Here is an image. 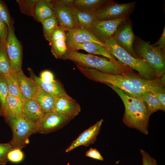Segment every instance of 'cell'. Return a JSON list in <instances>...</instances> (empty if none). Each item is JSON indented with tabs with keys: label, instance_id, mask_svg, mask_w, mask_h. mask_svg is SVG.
<instances>
[{
	"label": "cell",
	"instance_id": "52a82bcc",
	"mask_svg": "<svg viewBox=\"0 0 165 165\" xmlns=\"http://www.w3.org/2000/svg\"><path fill=\"white\" fill-rule=\"evenodd\" d=\"M135 2L119 4L112 0L93 14L96 20H114L129 16L134 8Z\"/></svg>",
	"mask_w": 165,
	"mask_h": 165
},
{
	"label": "cell",
	"instance_id": "e575fe53",
	"mask_svg": "<svg viewBox=\"0 0 165 165\" xmlns=\"http://www.w3.org/2000/svg\"><path fill=\"white\" fill-rule=\"evenodd\" d=\"M8 28L0 16V43L6 44L8 36Z\"/></svg>",
	"mask_w": 165,
	"mask_h": 165
},
{
	"label": "cell",
	"instance_id": "ac0fdd59",
	"mask_svg": "<svg viewBox=\"0 0 165 165\" xmlns=\"http://www.w3.org/2000/svg\"><path fill=\"white\" fill-rule=\"evenodd\" d=\"M45 113L33 99H26L23 102V116L37 127Z\"/></svg>",
	"mask_w": 165,
	"mask_h": 165
},
{
	"label": "cell",
	"instance_id": "4dcf8cb0",
	"mask_svg": "<svg viewBox=\"0 0 165 165\" xmlns=\"http://www.w3.org/2000/svg\"><path fill=\"white\" fill-rule=\"evenodd\" d=\"M8 95V77L0 76V108L5 105Z\"/></svg>",
	"mask_w": 165,
	"mask_h": 165
},
{
	"label": "cell",
	"instance_id": "4316f807",
	"mask_svg": "<svg viewBox=\"0 0 165 165\" xmlns=\"http://www.w3.org/2000/svg\"><path fill=\"white\" fill-rule=\"evenodd\" d=\"M12 72L6 44L0 43V76L8 77Z\"/></svg>",
	"mask_w": 165,
	"mask_h": 165
},
{
	"label": "cell",
	"instance_id": "d4e9b609",
	"mask_svg": "<svg viewBox=\"0 0 165 165\" xmlns=\"http://www.w3.org/2000/svg\"><path fill=\"white\" fill-rule=\"evenodd\" d=\"M140 98L146 105L150 116L158 110L165 111L159 99L152 91L145 93Z\"/></svg>",
	"mask_w": 165,
	"mask_h": 165
},
{
	"label": "cell",
	"instance_id": "ab89813d",
	"mask_svg": "<svg viewBox=\"0 0 165 165\" xmlns=\"http://www.w3.org/2000/svg\"><path fill=\"white\" fill-rule=\"evenodd\" d=\"M40 78L43 81L46 82H52L55 80L52 73L48 70L42 72L40 74Z\"/></svg>",
	"mask_w": 165,
	"mask_h": 165
},
{
	"label": "cell",
	"instance_id": "83f0119b",
	"mask_svg": "<svg viewBox=\"0 0 165 165\" xmlns=\"http://www.w3.org/2000/svg\"><path fill=\"white\" fill-rule=\"evenodd\" d=\"M8 82L9 94L16 97L24 102L26 99L21 91L15 73L12 72L8 76Z\"/></svg>",
	"mask_w": 165,
	"mask_h": 165
},
{
	"label": "cell",
	"instance_id": "30bf717a",
	"mask_svg": "<svg viewBox=\"0 0 165 165\" xmlns=\"http://www.w3.org/2000/svg\"><path fill=\"white\" fill-rule=\"evenodd\" d=\"M112 38L117 44L134 57L139 58L134 49L135 36L131 22L128 20L119 26Z\"/></svg>",
	"mask_w": 165,
	"mask_h": 165
},
{
	"label": "cell",
	"instance_id": "e0dca14e",
	"mask_svg": "<svg viewBox=\"0 0 165 165\" xmlns=\"http://www.w3.org/2000/svg\"><path fill=\"white\" fill-rule=\"evenodd\" d=\"M28 70L29 72L30 77L38 86L55 97L68 95L63 85L58 80H54L52 82L44 81L37 76L31 69L28 68Z\"/></svg>",
	"mask_w": 165,
	"mask_h": 165
},
{
	"label": "cell",
	"instance_id": "cb8c5ba5",
	"mask_svg": "<svg viewBox=\"0 0 165 165\" xmlns=\"http://www.w3.org/2000/svg\"><path fill=\"white\" fill-rule=\"evenodd\" d=\"M15 75L24 96L26 99H33L37 84L31 77L26 76L22 69L15 73Z\"/></svg>",
	"mask_w": 165,
	"mask_h": 165
},
{
	"label": "cell",
	"instance_id": "603a6c76",
	"mask_svg": "<svg viewBox=\"0 0 165 165\" xmlns=\"http://www.w3.org/2000/svg\"><path fill=\"white\" fill-rule=\"evenodd\" d=\"M55 15L54 9L50 0H37L35 4L33 17L36 21L42 20Z\"/></svg>",
	"mask_w": 165,
	"mask_h": 165
},
{
	"label": "cell",
	"instance_id": "7c38bea8",
	"mask_svg": "<svg viewBox=\"0 0 165 165\" xmlns=\"http://www.w3.org/2000/svg\"><path fill=\"white\" fill-rule=\"evenodd\" d=\"M81 111L80 105L69 95L55 97L52 111L73 119Z\"/></svg>",
	"mask_w": 165,
	"mask_h": 165
},
{
	"label": "cell",
	"instance_id": "74e56055",
	"mask_svg": "<svg viewBox=\"0 0 165 165\" xmlns=\"http://www.w3.org/2000/svg\"><path fill=\"white\" fill-rule=\"evenodd\" d=\"M85 156L97 160L103 161L104 158L96 149L90 148L85 153Z\"/></svg>",
	"mask_w": 165,
	"mask_h": 165
},
{
	"label": "cell",
	"instance_id": "7402d4cb",
	"mask_svg": "<svg viewBox=\"0 0 165 165\" xmlns=\"http://www.w3.org/2000/svg\"><path fill=\"white\" fill-rule=\"evenodd\" d=\"M55 98V97L38 85L35 89L33 97L45 113L53 111Z\"/></svg>",
	"mask_w": 165,
	"mask_h": 165
},
{
	"label": "cell",
	"instance_id": "ba28073f",
	"mask_svg": "<svg viewBox=\"0 0 165 165\" xmlns=\"http://www.w3.org/2000/svg\"><path fill=\"white\" fill-rule=\"evenodd\" d=\"M129 16L109 20H96L88 29L100 41L105 43L112 38L119 26L127 20Z\"/></svg>",
	"mask_w": 165,
	"mask_h": 165
},
{
	"label": "cell",
	"instance_id": "d6986e66",
	"mask_svg": "<svg viewBox=\"0 0 165 165\" xmlns=\"http://www.w3.org/2000/svg\"><path fill=\"white\" fill-rule=\"evenodd\" d=\"M71 7H64L54 8L58 26L66 30L73 29L78 27Z\"/></svg>",
	"mask_w": 165,
	"mask_h": 165
},
{
	"label": "cell",
	"instance_id": "484cf974",
	"mask_svg": "<svg viewBox=\"0 0 165 165\" xmlns=\"http://www.w3.org/2000/svg\"><path fill=\"white\" fill-rule=\"evenodd\" d=\"M71 8L76 20L78 27L88 29L96 20L93 14L78 10L72 7Z\"/></svg>",
	"mask_w": 165,
	"mask_h": 165
},
{
	"label": "cell",
	"instance_id": "6da1fadb",
	"mask_svg": "<svg viewBox=\"0 0 165 165\" xmlns=\"http://www.w3.org/2000/svg\"><path fill=\"white\" fill-rule=\"evenodd\" d=\"M77 67L82 75L87 79L103 83L112 84L130 96L140 98L148 91H161L165 90V85L160 78L149 80L145 79L132 71L117 75L104 73L98 71Z\"/></svg>",
	"mask_w": 165,
	"mask_h": 165
},
{
	"label": "cell",
	"instance_id": "4fadbf2b",
	"mask_svg": "<svg viewBox=\"0 0 165 165\" xmlns=\"http://www.w3.org/2000/svg\"><path fill=\"white\" fill-rule=\"evenodd\" d=\"M69 51L82 50L92 54L101 55L108 59L117 65L125 69H130L129 67L122 64L109 53L106 48L95 43L86 42L74 44L67 46Z\"/></svg>",
	"mask_w": 165,
	"mask_h": 165
},
{
	"label": "cell",
	"instance_id": "f546056e",
	"mask_svg": "<svg viewBox=\"0 0 165 165\" xmlns=\"http://www.w3.org/2000/svg\"><path fill=\"white\" fill-rule=\"evenodd\" d=\"M16 1L22 13L33 17L34 7L37 0H17Z\"/></svg>",
	"mask_w": 165,
	"mask_h": 165
},
{
	"label": "cell",
	"instance_id": "b9f144b4",
	"mask_svg": "<svg viewBox=\"0 0 165 165\" xmlns=\"http://www.w3.org/2000/svg\"><path fill=\"white\" fill-rule=\"evenodd\" d=\"M165 74H164L160 77V80L162 82V83L165 85Z\"/></svg>",
	"mask_w": 165,
	"mask_h": 165
},
{
	"label": "cell",
	"instance_id": "60d3db41",
	"mask_svg": "<svg viewBox=\"0 0 165 165\" xmlns=\"http://www.w3.org/2000/svg\"><path fill=\"white\" fill-rule=\"evenodd\" d=\"M165 90L152 91V92L159 99L163 108L165 109Z\"/></svg>",
	"mask_w": 165,
	"mask_h": 165
},
{
	"label": "cell",
	"instance_id": "836d02e7",
	"mask_svg": "<svg viewBox=\"0 0 165 165\" xmlns=\"http://www.w3.org/2000/svg\"><path fill=\"white\" fill-rule=\"evenodd\" d=\"M24 157V154L21 149H13L7 155L8 161L13 163H18L22 161Z\"/></svg>",
	"mask_w": 165,
	"mask_h": 165
},
{
	"label": "cell",
	"instance_id": "f35d334b",
	"mask_svg": "<svg viewBox=\"0 0 165 165\" xmlns=\"http://www.w3.org/2000/svg\"><path fill=\"white\" fill-rule=\"evenodd\" d=\"M153 46L156 47L159 49L165 51V27H164L163 31L161 36L158 40Z\"/></svg>",
	"mask_w": 165,
	"mask_h": 165
},
{
	"label": "cell",
	"instance_id": "3957f363",
	"mask_svg": "<svg viewBox=\"0 0 165 165\" xmlns=\"http://www.w3.org/2000/svg\"><path fill=\"white\" fill-rule=\"evenodd\" d=\"M61 59L71 61L81 67L110 75L122 74L132 70L123 68L105 57L90 53L84 54L76 51L68 50Z\"/></svg>",
	"mask_w": 165,
	"mask_h": 165
},
{
	"label": "cell",
	"instance_id": "5bb4252c",
	"mask_svg": "<svg viewBox=\"0 0 165 165\" xmlns=\"http://www.w3.org/2000/svg\"><path fill=\"white\" fill-rule=\"evenodd\" d=\"M103 119L82 132L74 140L65 150L66 152H70L80 146H88L95 141L103 122Z\"/></svg>",
	"mask_w": 165,
	"mask_h": 165
},
{
	"label": "cell",
	"instance_id": "ffe728a7",
	"mask_svg": "<svg viewBox=\"0 0 165 165\" xmlns=\"http://www.w3.org/2000/svg\"><path fill=\"white\" fill-rule=\"evenodd\" d=\"M23 102L18 98L9 94L4 106L0 108V116L19 117L23 115Z\"/></svg>",
	"mask_w": 165,
	"mask_h": 165
},
{
	"label": "cell",
	"instance_id": "1f68e13d",
	"mask_svg": "<svg viewBox=\"0 0 165 165\" xmlns=\"http://www.w3.org/2000/svg\"><path fill=\"white\" fill-rule=\"evenodd\" d=\"M0 16L8 27L13 24L14 21L10 15L7 6L4 1L0 0Z\"/></svg>",
	"mask_w": 165,
	"mask_h": 165
},
{
	"label": "cell",
	"instance_id": "44dd1931",
	"mask_svg": "<svg viewBox=\"0 0 165 165\" xmlns=\"http://www.w3.org/2000/svg\"><path fill=\"white\" fill-rule=\"evenodd\" d=\"M110 1V0H74L72 7L81 12L94 14Z\"/></svg>",
	"mask_w": 165,
	"mask_h": 165
},
{
	"label": "cell",
	"instance_id": "7a4b0ae2",
	"mask_svg": "<svg viewBox=\"0 0 165 165\" xmlns=\"http://www.w3.org/2000/svg\"><path fill=\"white\" fill-rule=\"evenodd\" d=\"M104 84L110 87L122 100L125 108L123 118L124 124L129 128L147 134L150 116L145 103L141 99L128 95L112 84Z\"/></svg>",
	"mask_w": 165,
	"mask_h": 165
},
{
	"label": "cell",
	"instance_id": "8992f818",
	"mask_svg": "<svg viewBox=\"0 0 165 165\" xmlns=\"http://www.w3.org/2000/svg\"><path fill=\"white\" fill-rule=\"evenodd\" d=\"M4 118L12 131V138L9 143L13 149L21 150L29 143L28 138L31 134L38 133L37 126L23 115L16 117H7Z\"/></svg>",
	"mask_w": 165,
	"mask_h": 165
},
{
	"label": "cell",
	"instance_id": "9c48e42d",
	"mask_svg": "<svg viewBox=\"0 0 165 165\" xmlns=\"http://www.w3.org/2000/svg\"><path fill=\"white\" fill-rule=\"evenodd\" d=\"M8 28L6 45L12 72L16 73L22 69V47L15 34L13 24Z\"/></svg>",
	"mask_w": 165,
	"mask_h": 165
},
{
	"label": "cell",
	"instance_id": "8d00e7d4",
	"mask_svg": "<svg viewBox=\"0 0 165 165\" xmlns=\"http://www.w3.org/2000/svg\"><path fill=\"white\" fill-rule=\"evenodd\" d=\"M74 0H50L54 8L64 7H72Z\"/></svg>",
	"mask_w": 165,
	"mask_h": 165
},
{
	"label": "cell",
	"instance_id": "5b68a950",
	"mask_svg": "<svg viewBox=\"0 0 165 165\" xmlns=\"http://www.w3.org/2000/svg\"><path fill=\"white\" fill-rule=\"evenodd\" d=\"M135 43L134 49L136 54L152 67L160 78L165 72V51L139 38Z\"/></svg>",
	"mask_w": 165,
	"mask_h": 165
},
{
	"label": "cell",
	"instance_id": "9a60e30c",
	"mask_svg": "<svg viewBox=\"0 0 165 165\" xmlns=\"http://www.w3.org/2000/svg\"><path fill=\"white\" fill-rule=\"evenodd\" d=\"M67 46L75 43L91 42L98 44L106 48L105 43L98 40L88 29L77 27L66 30Z\"/></svg>",
	"mask_w": 165,
	"mask_h": 165
},
{
	"label": "cell",
	"instance_id": "277c9868",
	"mask_svg": "<svg viewBox=\"0 0 165 165\" xmlns=\"http://www.w3.org/2000/svg\"><path fill=\"white\" fill-rule=\"evenodd\" d=\"M109 53L122 64L134 69L145 79L153 80L157 78L154 70L140 58L134 57L119 46L112 38L105 43Z\"/></svg>",
	"mask_w": 165,
	"mask_h": 165
},
{
	"label": "cell",
	"instance_id": "f1b7e54d",
	"mask_svg": "<svg viewBox=\"0 0 165 165\" xmlns=\"http://www.w3.org/2000/svg\"><path fill=\"white\" fill-rule=\"evenodd\" d=\"M41 23L43 27L44 38L50 42L53 33L58 27L56 17L55 15L52 16L42 20Z\"/></svg>",
	"mask_w": 165,
	"mask_h": 165
},
{
	"label": "cell",
	"instance_id": "d6a6232c",
	"mask_svg": "<svg viewBox=\"0 0 165 165\" xmlns=\"http://www.w3.org/2000/svg\"><path fill=\"white\" fill-rule=\"evenodd\" d=\"M13 149L9 142L0 143V164L4 165L8 161L7 155L8 153Z\"/></svg>",
	"mask_w": 165,
	"mask_h": 165
},
{
	"label": "cell",
	"instance_id": "2e32d148",
	"mask_svg": "<svg viewBox=\"0 0 165 165\" xmlns=\"http://www.w3.org/2000/svg\"><path fill=\"white\" fill-rule=\"evenodd\" d=\"M49 44L53 55L57 59H61L68 50L66 30L58 27L53 33Z\"/></svg>",
	"mask_w": 165,
	"mask_h": 165
},
{
	"label": "cell",
	"instance_id": "8fae6325",
	"mask_svg": "<svg viewBox=\"0 0 165 165\" xmlns=\"http://www.w3.org/2000/svg\"><path fill=\"white\" fill-rule=\"evenodd\" d=\"M72 119L53 111L45 113L38 126V133L46 134L56 131L66 125Z\"/></svg>",
	"mask_w": 165,
	"mask_h": 165
},
{
	"label": "cell",
	"instance_id": "d590c367",
	"mask_svg": "<svg viewBox=\"0 0 165 165\" xmlns=\"http://www.w3.org/2000/svg\"><path fill=\"white\" fill-rule=\"evenodd\" d=\"M140 152L142 156L143 165H158L156 160L144 150L141 149Z\"/></svg>",
	"mask_w": 165,
	"mask_h": 165
}]
</instances>
